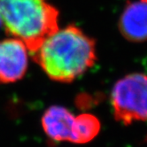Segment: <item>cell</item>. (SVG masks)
<instances>
[{
	"label": "cell",
	"instance_id": "cell-7",
	"mask_svg": "<svg viewBox=\"0 0 147 147\" xmlns=\"http://www.w3.org/2000/svg\"><path fill=\"white\" fill-rule=\"evenodd\" d=\"M0 26H2V24H1V22H0Z\"/></svg>",
	"mask_w": 147,
	"mask_h": 147
},
{
	"label": "cell",
	"instance_id": "cell-2",
	"mask_svg": "<svg viewBox=\"0 0 147 147\" xmlns=\"http://www.w3.org/2000/svg\"><path fill=\"white\" fill-rule=\"evenodd\" d=\"M59 15L51 0H0L2 26L31 53L59 28Z\"/></svg>",
	"mask_w": 147,
	"mask_h": 147
},
{
	"label": "cell",
	"instance_id": "cell-1",
	"mask_svg": "<svg viewBox=\"0 0 147 147\" xmlns=\"http://www.w3.org/2000/svg\"><path fill=\"white\" fill-rule=\"evenodd\" d=\"M47 76L59 82H72L94 66L95 41L76 25L58 28L32 52Z\"/></svg>",
	"mask_w": 147,
	"mask_h": 147
},
{
	"label": "cell",
	"instance_id": "cell-8",
	"mask_svg": "<svg viewBox=\"0 0 147 147\" xmlns=\"http://www.w3.org/2000/svg\"><path fill=\"white\" fill-rule=\"evenodd\" d=\"M146 142H147V136H146Z\"/></svg>",
	"mask_w": 147,
	"mask_h": 147
},
{
	"label": "cell",
	"instance_id": "cell-4",
	"mask_svg": "<svg viewBox=\"0 0 147 147\" xmlns=\"http://www.w3.org/2000/svg\"><path fill=\"white\" fill-rule=\"evenodd\" d=\"M111 103L115 120L122 124L147 121V76L134 73L117 81Z\"/></svg>",
	"mask_w": 147,
	"mask_h": 147
},
{
	"label": "cell",
	"instance_id": "cell-6",
	"mask_svg": "<svg viewBox=\"0 0 147 147\" xmlns=\"http://www.w3.org/2000/svg\"><path fill=\"white\" fill-rule=\"evenodd\" d=\"M119 30L132 43L147 41V0L129 2L120 16Z\"/></svg>",
	"mask_w": 147,
	"mask_h": 147
},
{
	"label": "cell",
	"instance_id": "cell-3",
	"mask_svg": "<svg viewBox=\"0 0 147 147\" xmlns=\"http://www.w3.org/2000/svg\"><path fill=\"white\" fill-rule=\"evenodd\" d=\"M42 127L52 141L85 144L97 136L100 122L90 113L75 116L65 107L52 106L42 117Z\"/></svg>",
	"mask_w": 147,
	"mask_h": 147
},
{
	"label": "cell",
	"instance_id": "cell-5",
	"mask_svg": "<svg viewBox=\"0 0 147 147\" xmlns=\"http://www.w3.org/2000/svg\"><path fill=\"white\" fill-rule=\"evenodd\" d=\"M28 48L17 38L0 41V82L12 83L22 79L28 66Z\"/></svg>",
	"mask_w": 147,
	"mask_h": 147
}]
</instances>
